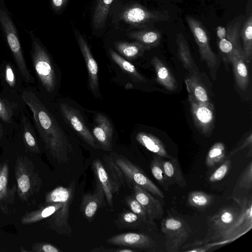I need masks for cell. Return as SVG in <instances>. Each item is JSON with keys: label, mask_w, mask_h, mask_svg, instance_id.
<instances>
[{"label": "cell", "mask_w": 252, "mask_h": 252, "mask_svg": "<svg viewBox=\"0 0 252 252\" xmlns=\"http://www.w3.org/2000/svg\"><path fill=\"white\" fill-rule=\"evenodd\" d=\"M231 161L227 159L223 162L210 176L209 181L214 183L221 180L228 172Z\"/></svg>", "instance_id": "obj_40"}, {"label": "cell", "mask_w": 252, "mask_h": 252, "mask_svg": "<svg viewBox=\"0 0 252 252\" xmlns=\"http://www.w3.org/2000/svg\"><path fill=\"white\" fill-rule=\"evenodd\" d=\"M14 174L18 195L22 201H27L39 191L42 181L33 163L28 157L21 156L17 158Z\"/></svg>", "instance_id": "obj_3"}, {"label": "cell", "mask_w": 252, "mask_h": 252, "mask_svg": "<svg viewBox=\"0 0 252 252\" xmlns=\"http://www.w3.org/2000/svg\"></svg>", "instance_id": "obj_49"}, {"label": "cell", "mask_w": 252, "mask_h": 252, "mask_svg": "<svg viewBox=\"0 0 252 252\" xmlns=\"http://www.w3.org/2000/svg\"><path fill=\"white\" fill-rule=\"evenodd\" d=\"M114 47L120 53L129 60L136 59L150 49L148 46L136 41L132 42L118 41L115 42Z\"/></svg>", "instance_id": "obj_32"}, {"label": "cell", "mask_w": 252, "mask_h": 252, "mask_svg": "<svg viewBox=\"0 0 252 252\" xmlns=\"http://www.w3.org/2000/svg\"><path fill=\"white\" fill-rule=\"evenodd\" d=\"M31 58L40 96L52 94L57 86V75L52 59L40 42L31 35Z\"/></svg>", "instance_id": "obj_2"}, {"label": "cell", "mask_w": 252, "mask_h": 252, "mask_svg": "<svg viewBox=\"0 0 252 252\" xmlns=\"http://www.w3.org/2000/svg\"><path fill=\"white\" fill-rule=\"evenodd\" d=\"M162 157L156 155L154 157L150 164L151 170L154 177L166 190L169 185L164 174L162 166Z\"/></svg>", "instance_id": "obj_38"}, {"label": "cell", "mask_w": 252, "mask_h": 252, "mask_svg": "<svg viewBox=\"0 0 252 252\" xmlns=\"http://www.w3.org/2000/svg\"><path fill=\"white\" fill-rule=\"evenodd\" d=\"M185 81L189 96L198 102H210L206 90L198 74L190 73L185 79Z\"/></svg>", "instance_id": "obj_29"}, {"label": "cell", "mask_w": 252, "mask_h": 252, "mask_svg": "<svg viewBox=\"0 0 252 252\" xmlns=\"http://www.w3.org/2000/svg\"><path fill=\"white\" fill-rule=\"evenodd\" d=\"M113 61L123 70L129 74L137 81L145 82V78L138 72L135 66L112 49L109 51Z\"/></svg>", "instance_id": "obj_35"}, {"label": "cell", "mask_w": 252, "mask_h": 252, "mask_svg": "<svg viewBox=\"0 0 252 252\" xmlns=\"http://www.w3.org/2000/svg\"><path fill=\"white\" fill-rule=\"evenodd\" d=\"M229 63L233 67L235 82L242 91L247 90L250 82L248 67L243 51L242 49L235 50L232 53Z\"/></svg>", "instance_id": "obj_22"}, {"label": "cell", "mask_w": 252, "mask_h": 252, "mask_svg": "<svg viewBox=\"0 0 252 252\" xmlns=\"http://www.w3.org/2000/svg\"><path fill=\"white\" fill-rule=\"evenodd\" d=\"M16 128L12 127L0 120V144L12 137Z\"/></svg>", "instance_id": "obj_42"}, {"label": "cell", "mask_w": 252, "mask_h": 252, "mask_svg": "<svg viewBox=\"0 0 252 252\" xmlns=\"http://www.w3.org/2000/svg\"><path fill=\"white\" fill-rule=\"evenodd\" d=\"M104 193L99 184L96 182L95 189L93 193H87L82 196L80 209L88 220L92 219L98 208L105 204Z\"/></svg>", "instance_id": "obj_23"}, {"label": "cell", "mask_w": 252, "mask_h": 252, "mask_svg": "<svg viewBox=\"0 0 252 252\" xmlns=\"http://www.w3.org/2000/svg\"><path fill=\"white\" fill-rule=\"evenodd\" d=\"M32 251L36 252H60L56 247L47 243H36L32 247Z\"/></svg>", "instance_id": "obj_43"}, {"label": "cell", "mask_w": 252, "mask_h": 252, "mask_svg": "<svg viewBox=\"0 0 252 252\" xmlns=\"http://www.w3.org/2000/svg\"><path fill=\"white\" fill-rule=\"evenodd\" d=\"M239 186L241 188L247 190L252 187V162L251 161L242 172L239 182Z\"/></svg>", "instance_id": "obj_41"}, {"label": "cell", "mask_w": 252, "mask_h": 252, "mask_svg": "<svg viewBox=\"0 0 252 252\" xmlns=\"http://www.w3.org/2000/svg\"><path fill=\"white\" fill-rule=\"evenodd\" d=\"M68 0H51L53 7L56 10L62 9L66 5Z\"/></svg>", "instance_id": "obj_45"}, {"label": "cell", "mask_w": 252, "mask_h": 252, "mask_svg": "<svg viewBox=\"0 0 252 252\" xmlns=\"http://www.w3.org/2000/svg\"><path fill=\"white\" fill-rule=\"evenodd\" d=\"M225 158V145L221 142H217L209 150L206 158V164L208 167H211L221 162Z\"/></svg>", "instance_id": "obj_36"}, {"label": "cell", "mask_w": 252, "mask_h": 252, "mask_svg": "<svg viewBox=\"0 0 252 252\" xmlns=\"http://www.w3.org/2000/svg\"><path fill=\"white\" fill-rule=\"evenodd\" d=\"M161 231L165 236L166 251L168 252H178L191 232L190 227L184 220L172 216L162 220Z\"/></svg>", "instance_id": "obj_9"}, {"label": "cell", "mask_w": 252, "mask_h": 252, "mask_svg": "<svg viewBox=\"0 0 252 252\" xmlns=\"http://www.w3.org/2000/svg\"><path fill=\"white\" fill-rule=\"evenodd\" d=\"M113 1V0H97L93 19L95 29H101L105 26L110 6Z\"/></svg>", "instance_id": "obj_34"}, {"label": "cell", "mask_w": 252, "mask_h": 252, "mask_svg": "<svg viewBox=\"0 0 252 252\" xmlns=\"http://www.w3.org/2000/svg\"><path fill=\"white\" fill-rule=\"evenodd\" d=\"M78 45L85 60L88 73L89 85L93 94L96 97L100 96L98 76L97 64L94 58L90 49L83 37L79 35Z\"/></svg>", "instance_id": "obj_20"}, {"label": "cell", "mask_w": 252, "mask_h": 252, "mask_svg": "<svg viewBox=\"0 0 252 252\" xmlns=\"http://www.w3.org/2000/svg\"><path fill=\"white\" fill-rule=\"evenodd\" d=\"M19 129L22 143L27 151L33 154L41 153L39 138L27 108L23 110L19 119Z\"/></svg>", "instance_id": "obj_18"}, {"label": "cell", "mask_w": 252, "mask_h": 252, "mask_svg": "<svg viewBox=\"0 0 252 252\" xmlns=\"http://www.w3.org/2000/svg\"><path fill=\"white\" fill-rule=\"evenodd\" d=\"M106 159L105 164L100 159L94 160L92 166L96 182L102 188L108 205L113 209L114 194L119 192L122 183L111 157Z\"/></svg>", "instance_id": "obj_7"}, {"label": "cell", "mask_w": 252, "mask_h": 252, "mask_svg": "<svg viewBox=\"0 0 252 252\" xmlns=\"http://www.w3.org/2000/svg\"><path fill=\"white\" fill-rule=\"evenodd\" d=\"M0 82L2 91L19 96L26 85L15 63L5 60L0 63Z\"/></svg>", "instance_id": "obj_14"}, {"label": "cell", "mask_w": 252, "mask_h": 252, "mask_svg": "<svg viewBox=\"0 0 252 252\" xmlns=\"http://www.w3.org/2000/svg\"><path fill=\"white\" fill-rule=\"evenodd\" d=\"M113 251H114V249H109L107 248H105V247H101V246H100L99 247L95 248L91 251V252H113Z\"/></svg>", "instance_id": "obj_46"}, {"label": "cell", "mask_w": 252, "mask_h": 252, "mask_svg": "<svg viewBox=\"0 0 252 252\" xmlns=\"http://www.w3.org/2000/svg\"><path fill=\"white\" fill-rule=\"evenodd\" d=\"M252 143V134L250 133L244 140L238 144L236 147L232 149L229 153V157L232 156L234 155L236 153L239 151L248 147L249 146H251Z\"/></svg>", "instance_id": "obj_44"}, {"label": "cell", "mask_w": 252, "mask_h": 252, "mask_svg": "<svg viewBox=\"0 0 252 252\" xmlns=\"http://www.w3.org/2000/svg\"><path fill=\"white\" fill-rule=\"evenodd\" d=\"M1 166H0V171H1Z\"/></svg>", "instance_id": "obj_48"}, {"label": "cell", "mask_w": 252, "mask_h": 252, "mask_svg": "<svg viewBox=\"0 0 252 252\" xmlns=\"http://www.w3.org/2000/svg\"><path fill=\"white\" fill-rule=\"evenodd\" d=\"M152 63L155 68L157 81L168 91L175 90L177 87L176 81L164 63L158 57H154Z\"/></svg>", "instance_id": "obj_27"}, {"label": "cell", "mask_w": 252, "mask_h": 252, "mask_svg": "<svg viewBox=\"0 0 252 252\" xmlns=\"http://www.w3.org/2000/svg\"><path fill=\"white\" fill-rule=\"evenodd\" d=\"M240 38L243 42L242 50L247 63H250L252 58V15L250 13L249 17L244 21L240 32Z\"/></svg>", "instance_id": "obj_33"}, {"label": "cell", "mask_w": 252, "mask_h": 252, "mask_svg": "<svg viewBox=\"0 0 252 252\" xmlns=\"http://www.w3.org/2000/svg\"><path fill=\"white\" fill-rule=\"evenodd\" d=\"M9 167L4 163L0 172V210L8 214V205L14 202L17 188L14 185L12 188L8 187Z\"/></svg>", "instance_id": "obj_24"}, {"label": "cell", "mask_w": 252, "mask_h": 252, "mask_svg": "<svg viewBox=\"0 0 252 252\" xmlns=\"http://www.w3.org/2000/svg\"><path fill=\"white\" fill-rule=\"evenodd\" d=\"M186 20L198 47L201 60L206 63L212 78L215 80L220 60L210 46L207 31L198 19L191 16H187Z\"/></svg>", "instance_id": "obj_6"}, {"label": "cell", "mask_w": 252, "mask_h": 252, "mask_svg": "<svg viewBox=\"0 0 252 252\" xmlns=\"http://www.w3.org/2000/svg\"><path fill=\"white\" fill-rule=\"evenodd\" d=\"M107 243L114 246L128 247L140 251H155L156 243L149 235L137 232L119 234L107 239Z\"/></svg>", "instance_id": "obj_15"}, {"label": "cell", "mask_w": 252, "mask_h": 252, "mask_svg": "<svg viewBox=\"0 0 252 252\" xmlns=\"http://www.w3.org/2000/svg\"><path fill=\"white\" fill-rule=\"evenodd\" d=\"M234 199L240 207V213L234 222L219 237L217 240H221L220 244L235 240L248 232L252 226L251 199L247 198Z\"/></svg>", "instance_id": "obj_11"}, {"label": "cell", "mask_w": 252, "mask_h": 252, "mask_svg": "<svg viewBox=\"0 0 252 252\" xmlns=\"http://www.w3.org/2000/svg\"><path fill=\"white\" fill-rule=\"evenodd\" d=\"M116 168L120 175L122 184L130 185L135 184L147 191L164 198L160 189L136 165L126 157L116 154L111 156Z\"/></svg>", "instance_id": "obj_5"}, {"label": "cell", "mask_w": 252, "mask_h": 252, "mask_svg": "<svg viewBox=\"0 0 252 252\" xmlns=\"http://www.w3.org/2000/svg\"><path fill=\"white\" fill-rule=\"evenodd\" d=\"M131 187L133 191V196L143 206L150 220L154 223L155 220L161 219L164 211L159 202L139 186L132 184Z\"/></svg>", "instance_id": "obj_19"}, {"label": "cell", "mask_w": 252, "mask_h": 252, "mask_svg": "<svg viewBox=\"0 0 252 252\" xmlns=\"http://www.w3.org/2000/svg\"><path fill=\"white\" fill-rule=\"evenodd\" d=\"M193 123L199 132L210 136L214 126L215 116L213 105L210 102H200L189 96Z\"/></svg>", "instance_id": "obj_12"}, {"label": "cell", "mask_w": 252, "mask_h": 252, "mask_svg": "<svg viewBox=\"0 0 252 252\" xmlns=\"http://www.w3.org/2000/svg\"><path fill=\"white\" fill-rule=\"evenodd\" d=\"M137 250L131 249L130 248H118L117 249H114V252H137Z\"/></svg>", "instance_id": "obj_47"}, {"label": "cell", "mask_w": 252, "mask_h": 252, "mask_svg": "<svg viewBox=\"0 0 252 252\" xmlns=\"http://www.w3.org/2000/svg\"><path fill=\"white\" fill-rule=\"evenodd\" d=\"M170 18L167 10L149 9L140 4L131 5L124 10L120 16L121 20L133 26L145 27Z\"/></svg>", "instance_id": "obj_10"}, {"label": "cell", "mask_w": 252, "mask_h": 252, "mask_svg": "<svg viewBox=\"0 0 252 252\" xmlns=\"http://www.w3.org/2000/svg\"><path fill=\"white\" fill-rule=\"evenodd\" d=\"M162 166L169 184L176 183L182 188L187 186L177 158H172L168 160H162Z\"/></svg>", "instance_id": "obj_30"}, {"label": "cell", "mask_w": 252, "mask_h": 252, "mask_svg": "<svg viewBox=\"0 0 252 252\" xmlns=\"http://www.w3.org/2000/svg\"><path fill=\"white\" fill-rule=\"evenodd\" d=\"M239 213L240 209L238 208L225 207L208 217V229L212 233L210 240L217 241L220 235L234 222Z\"/></svg>", "instance_id": "obj_17"}, {"label": "cell", "mask_w": 252, "mask_h": 252, "mask_svg": "<svg viewBox=\"0 0 252 252\" xmlns=\"http://www.w3.org/2000/svg\"><path fill=\"white\" fill-rule=\"evenodd\" d=\"M244 19V15L240 14L229 21L225 28L219 27L217 29L219 50L225 63H229L235 50L242 48L240 42V32Z\"/></svg>", "instance_id": "obj_8"}, {"label": "cell", "mask_w": 252, "mask_h": 252, "mask_svg": "<svg viewBox=\"0 0 252 252\" xmlns=\"http://www.w3.org/2000/svg\"><path fill=\"white\" fill-rule=\"evenodd\" d=\"M26 108V104L21 96L2 91L0 92V120L5 124L17 127L21 113Z\"/></svg>", "instance_id": "obj_13"}, {"label": "cell", "mask_w": 252, "mask_h": 252, "mask_svg": "<svg viewBox=\"0 0 252 252\" xmlns=\"http://www.w3.org/2000/svg\"><path fill=\"white\" fill-rule=\"evenodd\" d=\"M125 202L130 210L142 218L147 223L154 225L155 223L152 222L141 204L134 198L133 196H127L125 198Z\"/></svg>", "instance_id": "obj_39"}, {"label": "cell", "mask_w": 252, "mask_h": 252, "mask_svg": "<svg viewBox=\"0 0 252 252\" xmlns=\"http://www.w3.org/2000/svg\"><path fill=\"white\" fill-rule=\"evenodd\" d=\"M59 107L63 117L72 128L91 146L94 148H99L79 112L66 103H61Z\"/></svg>", "instance_id": "obj_16"}, {"label": "cell", "mask_w": 252, "mask_h": 252, "mask_svg": "<svg viewBox=\"0 0 252 252\" xmlns=\"http://www.w3.org/2000/svg\"><path fill=\"white\" fill-rule=\"evenodd\" d=\"M127 36L151 49L159 44L162 34L158 30L145 29L130 32L127 33Z\"/></svg>", "instance_id": "obj_31"}, {"label": "cell", "mask_w": 252, "mask_h": 252, "mask_svg": "<svg viewBox=\"0 0 252 252\" xmlns=\"http://www.w3.org/2000/svg\"><path fill=\"white\" fill-rule=\"evenodd\" d=\"M136 140L150 152L162 158H171L162 142L156 136L146 132H139L136 136Z\"/></svg>", "instance_id": "obj_26"}, {"label": "cell", "mask_w": 252, "mask_h": 252, "mask_svg": "<svg viewBox=\"0 0 252 252\" xmlns=\"http://www.w3.org/2000/svg\"><path fill=\"white\" fill-rule=\"evenodd\" d=\"M92 134L103 150H111L113 127L110 121L104 115L100 113L96 115Z\"/></svg>", "instance_id": "obj_21"}, {"label": "cell", "mask_w": 252, "mask_h": 252, "mask_svg": "<svg viewBox=\"0 0 252 252\" xmlns=\"http://www.w3.org/2000/svg\"><path fill=\"white\" fill-rule=\"evenodd\" d=\"M176 42L178 56L184 68L188 70L189 73L198 74V68L191 56L188 43L182 33L176 34Z\"/></svg>", "instance_id": "obj_28"}, {"label": "cell", "mask_w": 252, "mask_h": 252, "mask_svg": "<svg viewBox=\"0 0 252 252\" xmlns=\"http://www.w3.org/2000/svg\"><path fill=\"white\" fill-rule=\"evenodd\" d=\"M116 226L120 229L148 230L153 226L131 211L125 210L119 214L115 221Z\"/></svg>", "instance_id": "obj_25"}, {"label": "cell", "mask_w": 252, "mask_h": 252, "mask_svg": "<svg viewBox=\"0 0 252 252\" xmlns=\"http://www.w3.org/2000/svg\"><path fill=\"white\" fill-rule=\"evenodd\" d=\"M0 24L14 60L26 85L35 83V79L30 71L24 55L15 27L7 12L0 7Z\"/></svg>", "instance_id": "obj_4"}, {"label": "cell", "mask_w": 252, "mask_h": 252, "mask_svg": "<svg viewBox=\"0 0 252 252\" xmlns=\"http://www.w3.org/2000/svg\"><path fill=\"white\" fill-rule=\"evenodd\" d=\"M213 195L200 191H194L189 194L188 203L192 207L198 209L208 207L213 202Z\"/></svg>", "instance_id": "obj_37"}, {"label": "cell", "mask_w": 252, "mask_h": 252, "mask_svg": "<svg viewBox=\"0 0 252 252\" xmlns=\"http://www.w3.org/2000/svg\"><path fill=\"white\" fill-rule=\"evenodd\" d=\"M21 96L32 113V122L46 150L59 163L67 161L70 143L36 88L26 85Z\"/></svg>", "instance_id": "obj_1"}]
</instances>
